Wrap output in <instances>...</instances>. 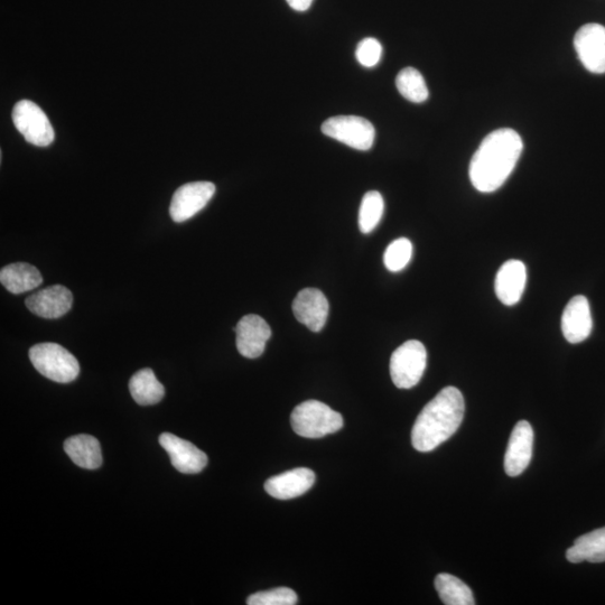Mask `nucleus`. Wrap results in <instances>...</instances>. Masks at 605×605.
<instances>
[{
	"label": "nucleus",
	"mask_w": 605,
	"mask_h": 605,
	"mask_svg": "<svg viewBox=\"0 0 605 605\" xmlns=\"http://www.w3.org/2000/svg\"><path fill=\"white\" fill-rule=\"evenodd\" d=\"M523 148V139L514 129H497L484 138L470 163L474 188L482 193L500 189L515 170Z\"/></svg>",
	"instance_id": "obj_1"
},
{
	"label": "nucleus",
	"mask_w": 605,
	"mask_h": 605,
	"mask_svg": "<svg viewBox=\"0 0 605 605\" xmlns=\"http://www.w3.org/2000/svg\"><path fill=\"white\" fill-rule=\"evenodd\" d=\"M465 404L458 388L446 387L418 415L412 431V444L420 452H431L459 430Z\"/></svg>",
	"instance_id": "obj_2"
},
{
	"label": "nucleus",
	"mask_w": 605,
	"mask_h": 605,
	"mask_svg": "<svg viewBox=\"0 0 605 605\" xmlns=\"http://www.w3.org/2000/svg\"><path fill=\"white\" fill-rule=\"evenodd\" d=\"M291 424L294 432L305 439H322L341 430L343 417L318 400H307L295 407Z\"/></svg>",
	"instance_id": "obj_3"
},
{
	"label": "nucleus",
	"mask_w": 605,
	"mask_h": 605,
	"mask_svg": "<svg viewBox=\"0 0 605 605\" xmlns=\"http://www.w3.org/2000/svg\"><path fill=\"white\" fill-rule=\"evenodd\" d=\"M34 368L55 383L69 384L80 374L76 357L57 343H40L30 350Z\"/></svg>",
	"instance_id": "obj_4"
},
{
	"label": "nucleus",
	"mask_w": 605,
	"mask_h": 605,
	"mask_svg": "<svg viewBox=\"0 0 605 605\" xmlns=\"http://www.w3.org/2000/svg\"><path fill=\"white\" fill-rule=\"evenodd\" d=\"M427 365L424 344L409 340L402 344L390 358V376L399 389H411L420 383Z\"/></svg>",
	"instance_id": "obj_5"
},
{
	"label": "nucleus",
	"mask_w": 605,
	"mask_h": 605,
	"mask_svg": "<svg viewBox=\"0 0 605 605\" xmlns=\"http://www.w3.org/2000/svg\"><path fill=\"white\" fill-rule=\"evenodd\" d=\"M322 132L358 151H369L376 138L374 125L358 116H338L325 120Z\"/></svg>",
	"instance_id": "obj_6"
},
{
	"label": "nucleus",
	"mask_w": 605,
	"mask_h": 605,
	"mask_svg": "<svg viewBox=\"0 0 605 605\" xmlns=\"http://www.w3.org/2000/svg\"><path fill=\"white\" fill-rule=\"evenodd\" d=\"M13 121L27 142L37 147L53 143L55 134L51 121L33 101H18L13 109Z\"/></svg>",
	"instance_id": "obj_7"
},
{
	"label": "nucleus",
	"mask_w": 605,
	"mask_h": 605,
	"mask_svg": "<svg viewBox=\"0 0 605 605\" xmlns=\"http://www.w3.org/2000/svg\"><path fill=\"white\" fill-rule=\"evenodd\" d=\"M214 193H216V185L211 182L182 185L173 195L170 207L171 218L178 223L191 219L207 207Z\"/></svg>",
	"instance_id": "obj_8"
},
{
	"label": "nucleus",
	"mask_w": 605,
	"mask_h": 605,
	"mask_svg": "<svg viewBox=\"0 0 605 605\" xmlns=\"http://www.w3.org/2000/svg\"><path fill=\"white\" fill-rule=\"evenodd\" d=\"M574 46L586 70L595 74L605 73V27L586 24L577 31Z\"/></svg>",
	"instance_id": "obj_9"
},
{
	"label": "nucleus",
	"mask_w": 605,
	"mask_h": 605,
	"mask_svg": "<svg viewBox=\"0 0 605 605\" xmlns=\"http://www.w3.org/2000/svg\"><path fill=\"white\" fill-rule=\"evenodd\" d=\"M237 349L242 357L256 359L263 355L266 344L272 337L268 323L256 314L242 318L235 329Z\"/></svg>",
	"instance_id": "obj_10"
},
{
	"label": "nucleus",
	"mask_w": 605,
	"mask_h": 605,
	"mask_svg": "<svg viewBox=\"0 0 605 605\" xmlns=\"http://www.w3.org/2000/svg\"><path fill=\"white\" fill-rule=\"evenodd\" d=\"M162 448L169 453L173 467L184 474H197L208 464V456L189 441L171 433L160 436Z\"/></svg>",
	"instance_id": "obj_11"
},
{
	"label": "nucleus",
	"mask_w": 605,
	"mask_h": 605,
	"mask_svg": "<svg viewBox=\"0 0 605 605\" xmlns=\"http://www.w3.org/2000/svg\"><path fill=\"white\" fill-rule=\"evenodd\" d=\"M330 305L327 297L316 288H305L293 302L295 318L313 332H320L327 324Z\"/></svg>",
	"instance_id": "obj_12"
},
{
	"label": "nucleus",
	"mask_w": 605,
	"mask_h": 605,
	"mask_svg": "<svg viewBox=\"0 0 605 605\" xmlns=\"http://www.w3.org/2000/svg\"><path fill=\"white\" fill-rule=\"evenodd\" d=\"M534 431L526 421L516 424L511 433L505 455V471L509 477H518L523 473L533 456Z\"/></svg>",
	"instance_id": "obj_13"
},
{
	"label": "nucleus",
	"mask_w": 605,
	"mask_h": 605,
	"mask_svg": "<svg viewBox=\"0 0 605 605\" xmlns=\"http://www.w3.org/2000/svg\"><path fill=\"white\" fill-rule=\"evenodd\" d=\"M73 295L67 287L53 285L27 297L25 304L33 314L43 319H59L72 307Z\"/></svg>",
	"instance_id": "obj_14"
},
{
	"label": "nucleus",
	"mask_w": 605,
	"mask_h": 605,
	"mask_svg": "<svg viewBox=\"0 0 605 605\" xmlns=\"http://www.w3.org/2000/svg\"><path fill=\"white\" fill-rule=\"evenodd\" d=\"M593 328L588 299L577 295L566 305L562 316V331L567 341L581 343L590 337Z\"/></svg>",
	"instance_id": "obj_15"
},
{
	"label": "nucleus",
	"mask_w": 605,
	"mask_h": 605,
	"mask_svg": "<svg viewBox=\"0 0 605 605\" xmlns=\"http://www.w3.org/2000/svg\"><path fill=\"white\" fill-rule=\"evenodd\" d=\"M315 482V473L306 468H297L278 474L265 483L269 496L278 500H290L309 491Z\"/></svg>",
	"instance_id": "obj_16"
},
{
	"label": "nucleus",
	"mask_w": 605,
	"mask_h": 605,
	"mask_svg": "<svg viewBox=\"0 0 605 605\" xmlns=\"http://www.w3.org/2000/svg\"><path fill=\"white\" fill-rule=\"evenodd\" d=\"M527 283V269L517 259L508 260L499 269L495 282V291L501 303L511 306L521 300Z\"/></svg>",
	"instance_id": "obj_17"
},
{
	"label": "nucleus",
	"mask_w": 605,
	"mask_h": 605,
	"mask_svg": "<svg viewBox=\"0 0 605 605\" xmlns=\"http://www.w3.org/2000/svg\"><path fill=\"white\" fill-rule=\"evenodd\" d=\"M64 451L82 469L96 470L101 467V446L96 437L85 434L72 436L65 441Z\"/></svg>",
	"instance_id": "obj_18"
},
{
	"label": "nucleus",
	"mask_w": 605,
	"mask_h": 605,
	"mask_svg": "<svg viewBox=\"0 0 605 605\" xmlns=\"http://www.w3.org/2000/svg\"><path fill=\"white\" fill-rule=\"evenodd\" d=\"M0 282L8 292L18 295L35 290L43 283V277L36 267L15 263L2 268Z\"/></svg>",
	"instance_id": "obj_19"
},
{
	"label": "nucleus",
	"mask_w": 605,
	"mask_h": 605,
	"mask_svg": "<svg viewBox=\"0 0 605 605\" xmlns=\"http://www.w3.org/2000/svg\"><path fill=\"white\" fill-rule=\"evenodd\" d=\"M567 561L573 564L582 562H605V527L595 529L576 539L574 545L567 549Z\"/></svg>",
	"instance_id": "obj_20"
},
{
	"label": "nucleus",
	"mask_w": 605,
	"mask_h": 605,
	"mask_svg": "<svg viewBox=\"0 0 605 605\" xmlns=\"http://www.w3.org/2000/svg\"><path fill=\"white\" fill-rule=\"evenodd\" d=\"M129 390L135 402L142 406L160 403L165 396L164 386L150 368L136 372L129 381Z\"/></svg>",
	"instance_id": "obj_21"
},
{
	"label": "nucleus",
	"mask_w": 605,
	"mask_h": 605,
	"mask_svg": "<svg viewBox=\"0 0 605 605\" xmlns=\"http://www.w3.org/2000/svg\"><path fill=\"white\" fill-rule=\"evenodd\" d=\"M435 589L446 605H473V593L469 586L451 574L442 573L436 576Z\"/></svg>",
	"instance_id": "obj_22"
},
{
	"label": "nucleus",
	"mask_w": 605,
	"mask_h": 605,
	"mask_svg": "<svg viewBox=\"0 0 605 605\" xmlns=\"http://www.w3.org/2000/svg\"><path fill=\"white\" fill-rule=\"evenodd\" d=\"M396 86L400 95L415 104H422L430 95L422 73L415 68L409 67L400 71L396 78Z\"/></svg>",
	"instance_id": "obj_23"
},
{
	"label": "nucleus",
	"mask_w": 605,
	"mask_h": 605,
	"mask_svg": "<svg viewBox=\"0 0 605 605\" xmlns=\"http://www.w3.org/2000/svg\"><path fill=\"white\" fill-rule=\"evenodd\" d=\"M385 202L383 195L370 191L362 198L359 210V228L362 234L374 231L384 216Z\"/></svg>",
	"instance_id": "obj_24"
},
{
	"label": "nucleus",
	"mask_w": 605,
	"mask_h": 605,
	"mask_svg": "<svg viewBox=\"0 0 605 605\" xmlns=\"http://www.w3.org/2000/svg\"><path fill=\"white\" fill-rule=\"evenodd\" d=\"M413 244L407 238H399L390 244L384 256V263L389 272L398 273L411 262Z\"/></svg>",
	"instance_id": "obj_25"
},
{
	"label": "nucleus",
	"mask_w": 605,
	"mask_h": 605,
	"mask_svg": "<svg viewBox=\"0 0 605 605\" xmlns=\"http://www.w3.org/2000/svg\"><path fill=\"white\" fill-rule=\"evenodd\" d=\"M296 603V593L288 588L258 592L250 595L247 600L249 605H295Z\"/></svg>",
	"instance_id": "obj_26"
},
{
	"label": "nucleus",
	"mask_w": 605,
	"mask_h": 605,
	"mask_svg": "<svg viewBox=\"0 0 605 605\" xmlns=\"http://www.w3.org/2000/svg\"><path fill=\"white\" fill-rule=\"evenodd\" d=\"M383 55V46L376 39L368 37L358 44L356 57L362 67L374 68Z\"/></svg>",
	"instance_id": "obj_27"
},
{
	"label": "nucleus",
	"mask_w": 605,
	"mask_h": 605,
	"mask_svg": "<svg viewBox=\"0 0 605 605\" xmlns=\"http://www.w3.org/2000/svg\"><path fill=\"white\" fill-rule=\"evenodd\" d=\"M286 2L296 12H306L313 4V0H286Z\"/></svg>",
	"instance_id": "obj_28"
}]
</instances>
